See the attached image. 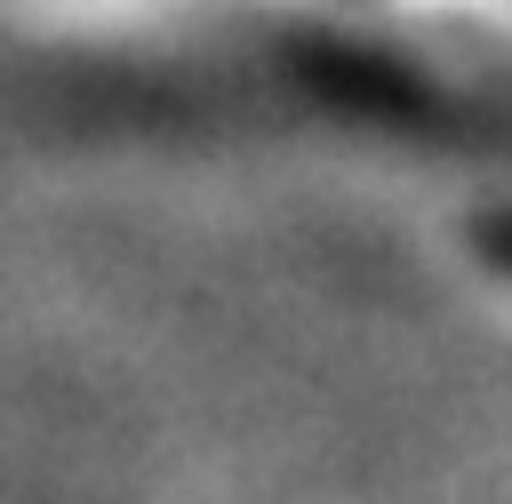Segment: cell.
<instances>
[{"mask_svg": "<svg viewBox=\"0 0 512 504\" xmlns=\"http://www.w3.org/2000/svg\"><path fill=\"white\" fill-rule=\"evenodd\" d=\"M472 240H480V256H488L496 272H512V216H480Z\"/></svg>", "mask_w": 512, "mask_h": 504, "instance_id": "obj_1", "label": "cell"}]
</instances>
